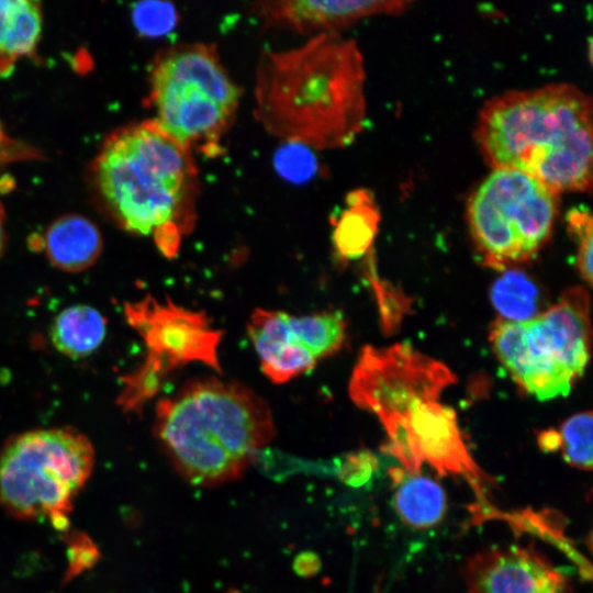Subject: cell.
I'll use <instances>...</instances> for the list:
<instances>
[{"mask_svg":"<svg viewBox=\"0 0 593 593\" xmlns=\"http://www.w3.org/2000/svg\"><path fill=\"white\" fill-rule=\"evenodd\" d=\"M363 59L339 33L314 35L303 45L260 54L254 115L271 135L303 147L351 144L366 122Z\"/></svg>","mask_w":593,"mask_h":593,"instance_id":"obj_1","label":"cell"},{"mask_svg":"<svg viewBox=\"0 0 593 593\" xmlns=\"http://www.w3.org/2000/svg\"><path fill=\"white\" fill-rule=\"evenodd\" d=\"M474 136L493 169L522 171L558 194L591 191L592 101L572 85L512 90L490 99L480 110Z\"/></svg>","mask_w":593,"mask_h":593,"instance_id":"obj_2","label":"cell"},{"mask_svg":"<svg viewBox=\"0 0 593 593\" xmlns=\"http://www.w3.org/2000/svg\"><path fill=\"white\" fill-rule=\"evenodd\" d=\"M96 187L119 224L153 236L168 258L197 220L198 167L192 150L155 120L131 124L110 135L93 163Z\"/></svg>","mask_w":593,"mask_h":593,"instance_id":"obj_3","label":"cell"},{"mask_svg":"<svg viewBox=\"0 0 593 593\" xmlns=\"http://www.w3.org/2000/svg\"><path fill=\"white\" fill-rule=\"evenodd\" d=\"M275 433L268 403L234 380H189L156 409L155 435L177 472L194 486L240 478Z\"/></svg>","mask_w":593,"mask_h":593,"instance_id":"obj_4","label":"cell"},{"mask_svg":"<svg viewBox=\"0 0 593 593\" xmlns=\"http://www.w3.org/2000/svg\"><path fill=\"white\" fill-rule=\"evenodd\" d=\"M240 96L213 44H175L152 64L153 120L190 150L208 156L222 152L221 141L234 122Z\"/></svg>","mask_w":593,"mask_h":593,"instance_id":"obj_5","label":"cell"},{"mask_svg":"<svg viewBox=\"0 0 593 593\" xmlns=\"http://www.w3.org/2000/svg\"><path fill=\"white\" fill-rule=\"evenodd\" d=\"M558 193L534 177L493 169L467 202V221L484 264L496 270L529 261L548 240Z\"/></svg>","mask_w":593,"mask_h":593,"instance_id":"obj_6","label":"cell"},{"mask_svg":"<svg viewBox=\"0 0 593 593\" xmlns=\"http://www.w3.org/2000/svg\"><path fill=\"white\" fill-rule=\"evenodd\" d=\"M90 441L69 428L15 436L0 454V502L23 517L58 515L90 475Z\"/></svg>","mask_w":593,"mask_h":593,"instance_id":"obj_7","label":"cell"},{"mask_svg":"<svg viewBox=\"0 0 593 593\" xmlns=\"http://www.w3.org/2000/svg\"><path fill=\"white\" fill-rule=\"evenodd\" d=\"M456 381L440 361L409 344L385 348L366 346L349 381L356 405L378 416L385 430L401 423L419 401L437 400Z\"/></svg>","mask_w":593,"mask_h":593,"instance_id":"obj_8","label":"cell"},{"mask_svg":"<svg viewBox=\"0 0 593 593\" xmlns=\"http://www.w3.org/2000/svg\"><path fill=\"white\" fill-rule=\"evenodd\" d=\"M130 324L143 337L148 355L134 379L156 393L174 370L190 362H202L221 373L217 348L223 332L212 327L203 312L146 298L128 304Z\"/></svg>","mask_w":593,"mask_h":593,"instance_id":"obj_9","label":"cell"},{"mask_svg":"<svg viewBox=\"0 0 593 593\" xmlns=\"http://www.w3.org/2000/svg\"><path fill=\"white\" fill-rule=\"evenodd\" d=\"M387 434L382 449L396 458L405 471L421 472L426 462L439 474L462 477L483 497L489 477L471 457L452 409L437 400L419 401Z\"/></svg>","mask_w":593,"mask_h":593,"instance_id":"obj_10","label":"cell"},{"mask_svg":"<svg viewBox=\"0 0 593 593\" xmlns=\"http://www.w3.org/2000/svg\"><path fill=\"white\" fill-rule=\"evenodd\" d=\"M490 342L510 376L529 394L548 400L569 393L574 378L539 316L525 322L497 320Z\"/></svg>","mask_w":593,"mask_h":593,"instance_id":"obj_11","label":"cell"},{"mask_svg":"<svg viewBox=\"0 0 593 593\" xmlns=\"http://www.w3.org/2000/svg\"><path fill=\"white\" fill-rule=\"evenodd\" d=\"M462 573L467 593H579L571 577L533 545L481 549Z\"/></svg>","mask_w":593,"mask_h":593,"instance_id":"obj_12","label":"cell"},{"mask_svg":"<svg viewBox=\"0 0 593 593\" xmlns=\"http://www.w3.org/2000/svg\"><path fill=\"white\" fill-rule=\"evenodd\" d=\"M407 1H260L253 10L266 26L282 27L298 33H338L363 18L398 14L406 10Z\"/></svg>","mask_w":593,"mask_h":593,"instance_id":"obj_13","label":"cell"},{"mask_svg":"<svg viewBox=\"0 0 593 593\" xmlns=\"http://www.w3.org/2000/svg\"><path fill=\"white\" fill-rule=\"evenodd\" d=\"M247 333L262 372L273 383H286L312 370L318 361L292 327L287 312L254 310Z\"/></svg>","mask_w":593,"mask_h":593,"instance_id":"obj_14","label":"cell"},{"mask_svg":"<svg viewBox=\"0 0 593 593\" xmlns=\"http://www.w3.org/2000/svg\"><path fill=\"white\" fill-rule=\"evenodd\" d=\"M539 317L567 369L573 378L581 376L590 358L588 292L581 287L567 290Z\"/></svg>","mask_w":593,"mask_h":593,"instance_id":"obj_15","label":"cell"},{"mask_svg":"<svg viewBox=\"0 0 593 593\" xmlns=\"http://www.w3.org/2000/svg\"><path fill=\"white\" fill-rule=\"evenodd\" d=\"M43 247L51 264L67 272L92 266L102 250L98 226L79 214H67L54 221L43 236Z\"/></svg>","mask_w":593,"mask_h":593,"instance_id":"obj_16","label":"cell"},{"mask_svg":"<svg viewBox=\"0 0 593 593\" xmlns=\"http://www.w3.org/2000/svg\"><path fill=\"white\" fill-rule=\"evenodd\" d=\"M393 483V506L404 524L426 529L441 522L447 510L446 493L435 480L403 468L389 470Z\"/></svg>","mask_w":593,"mask_h":593,"instance_id":"obj_17","label":"cell"},{"mask_svg":"<svg viewBox=\"0 0 593 593\" xmlns=\"http://www.w3.org/2000/svg\"><path fill=\"white\" fill-rule=\"evenodd\" d=\"M42 33L40 4L29 0H0V76L9 75L20 58L30 55Z\"/></svg>","mask_w":593,"mask_h":593,"instance_id":"obj_18","label":"cell"},{"mask_svg":"<svg viewBox=\"0 0 593 593\" xmlns=\"http://www.w3.org/2000/svg\"><path fill=\"white\" fill-rule=\"evenodd\" d=\"M380 214L372 197L366 191L347 195V208L339 215L333 232V244L343 260H355L366 255L378 231Z\"/></svg>","mask_w":593,"mask_h":593,"instance_id":"obj_19","label":"cell"},{"mask_svg":"<svg viewBox=\"0 0 593 593\" xmlns=\"http://www.w3.org/2000/svg\"><path fill=\"white\" fill-rule=\"evenodd\" d=\"M107 321L94 307L83 304L63 310L53 321L51 339L55 348L71 358H81L99 348Z\"/></svg>","mask_w":593,"mask_h":593,"instance_id":"obj_20","label":"cell"},{"mask_svg":"<svg viewBox=\"0 0 593 593\" xmlns=\"http://www.w3.org/2000/svg\"><path fill=\"white\" fill-rule=\"evenodd\" d=\"M490 298L501 320L504 321L525 322L542 313L541 290L522 270H504L493 282Z\"/></svg>","mask_w":593,"mask_h":593,"instance_id":"obj_21","label":"cell"},{"mask_svg":"<svg viewBox=\"0 0 593 593\" xmlns=\"http://www.w3.org/2000/svg\"><path fill=\"white\" fill-rule=\"evenodd\" d=\"M290 322L317 360L337 353L345 343L346 323L339 312L290 314Z\"/></svg>","mask_w":593,"mask_h":593,"instance_id":"obj_22","label":"cell"},{"mask_svg":"<svg viewBox=\"0 0 593 593\" xmlns=\"http://www.w3.org/2000/svg\"><path fill=\"white\" fill-rule=\"evenodd\" d=\"M592 413L581 412L567 418L558 432L562 457L577 469H592Z\"/></svg>","mask_w":593,"mask_h":593,"instance_id":"obj_23","label":"cell"},{"mask_svg":"<svg viewBox=\"0 0 593 593\" xmlns=\"http://www.w3.org/2000/svg\"><path fill=\"white\" fill-rule=\"evenodd\" d=\"M592 215L585 208H573L568 212L567 224L577 249V268L589 284L592 282Z\"/></svg>","mask_w":593,"mask_h":593,"instance_id":"obj_24","label":"cell"},{"mask_svg":"<svg viewBox=\"0 0 593 593\" xmlns=\"http://www.w3.org/2000/svg\"><path fill=\"white\" fill-rule=\"evenodd\" d=\"M175 8L168 2L143 1L135 3L132 19L136 30L145 36H160L171 31L177 22Z\"/></svg>","mask_w":593,"mask_h":593,"instance_id":"obj_25","label":"cell"},{"mask_svg":"<svg viewBox=\"0 0 593 593\" xmlns=\"http://www.w3.org/2000/svg\"><path fill=\"white\" fill-rule=\"evenodd\" d=\"M370 268L367 272H370L369 279L378 298L383 327L387 331H392L401 322L404 312L407 310L409 301L401 292L380 281L373 268Z\"/></svg>","mask_w":593,"mask_h":593,"instance_id":"obj_26","label":"cell"},{"mask_svg":"<svg viewBox=\"0 0 593 593\" xmlns=\"http://www.w3.org/2000/svg\"><path fill=\"white\" fill-rule=\"evenodd\" d=\"M377 468V459L369 451L348 455L340 463L339 478L351 485L365 483Z\"/></svg>","mask_w":593,"mask_h":593,"instance_id":"obj_27","label":"cell"},{"mask_svg":"<svg viewBox=\"0 0 593 593\" xmlns=\"http://www.w3.org/2000/svg\"><path fill=\"white\" fill-rule=\"evenodd\" d=\"M291 145L292 148L283 150L278 156V166L286 176L302 178L311 171V157L302 149H294V144Z\"/></svg>","mask_w":593,"mask_h":593,"instance_id":"obj_28","label":"cell"},{"mask_svg":"<svg viewBox=\"0 0 593 593\" xmlns=\"http://www.w3.org/2000/svg\"><path fill=\"white\" fill-rule=\"evenodd\" d=\"M538 441L541 449L545 450L552 451L559 449L560 447L559 434L556 430H546L540 433Z\"/></svg>","mask_w":593,"mask_h":593,"instance_id":"obj_29","label":"cell"},{"mask_svg":"<svg viewBox=\"0 0 593 593\" xmlns=\"http://www.w3.org/2000/svg\"><path fill=\"white\" fill-rule=\"evenodd\" d=\"M4 217H3V211H2V206L0 204V256L3 251V247H4V239H5V234H4Z\"/></svg>","mask_w":593,"mask_h":593,"instance_id":"obj_30","label":"cell"}]
</instances>
